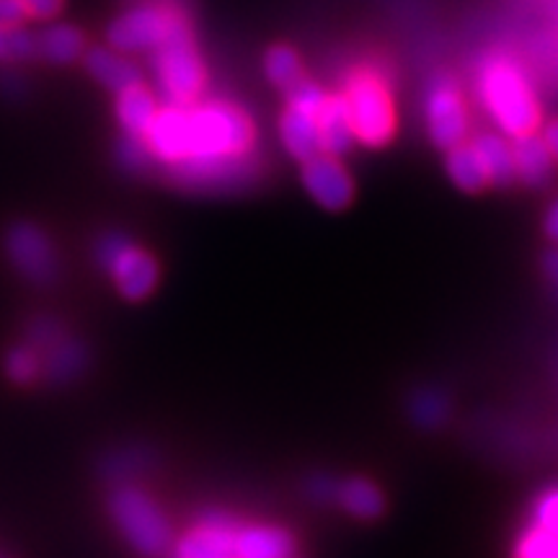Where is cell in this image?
<instances>
[{
  "label": "cell",
  "mask_w": 558,
  "mask_h": 558,
  "mask_svg": "<svg viewBox=\"0 0 558 558\" xmlns=\"http://www.w3.org/2000/svg\"><path fill=\"white\" fill-rule=\"evenodd\" d=\"M21 5L26 9V16L52 19V16H58V13H60L62 0H21Z\"/></svg>",
  "instance_id": "1f68e13d"
},
{
  "label": "cell",
  "mask_w": 558,
  "mask_h": 558,
  "mask_svg": "<svg viewBox=\"0 0 558 558\" xmlns=\"http://www.w3.org/2000/svg\"><path fill=\"white\" fill-rule=\"evenodd\" d=\"M543 271H546L548 282L554 284L556 298H558V248H550L546 256H543Z\"/></svg>",
  "instance_id": "836d02e7"
},
{
  "label": "cell",
  "mask_w": 558,
  "mask_h": 558,
  "mask_svg": "<svg viewBox=\"0 0 558 558\" xmlns=\"http://www.w3.org/2000/svg\"><path fill=\"white\" fill-rule=\"evenodd\" d=\"M143 140L153 156L171 166L179 160L248 153L254 143V124L230 104H171L156 111Z\"/></svg>",
  "instance_id": "6da1fadb"
},
{
  "label": "cell",
  "mask_w": 558,
  "mask_h": 558,
  "mask_svg": "<svg viewBox=\"0 0 558 558\" xmlns=\"http://www.w3.org/2000/svg\"><path fill=\"white\" fill-rule=\"evenodd\" d=\"M448 173H450V179L460 186V190H465V192H481L488 184L486 169H484V163H481L478 153L473 145L460 143V145H456V148H450Z\"/></svg>",
  "instance_id": "7402d4cb"
},
{
  "label": "cell",
  "mask_w": 558,
  "mask_h": 558,
  "mask_svg": "<svg viewBox=\"0 0 558 558\" xmlns=\"http://www.w3.org/2000/svg\"><path fill=\"white\" fill-rule=\"evenodd\" d=\"M473 148H476L481 163H484L488 181H494V184H512L518 179V173H514L512 145L505 137L478 135Z\"/></svg>",
  "instance_id": "ffe728a7"
},
{
  "label": "cell",
  "mask_w": 558,
  "mask_h": 558,
  "mask_svg": "<svg viewBox=\"0 0 558 558\" xmlns=\"http://www.w3.org/2000/svg\"><path fill=\"white\" fill-rule=\"evenodd\" d=\"M109 512L114 525L135 550L143 556L163 554L171 541V525L163 509L156 505L150 494L137 486H122L111 494Z\"/></svg>",
  "instance_id": "277c9868"
},
{
  "label": "cell",
  "mask_w": 558,
  "mask_h": 558,
  "mask_svg": "<svg viewBox=\"0 0 558 558\" xmlns=\"http://www.w3.org/2000/svg\"><path fill=\"white\" fill-rule=\"evenodd\" d=\"M533 527L546 530L558 538V488L541 494L533 509Z\"/></svg>",
  "instance_id": "f1b7e54d"
},
{
  "label": "cell",
  "mask_w": 558,
  "mask_h": 558,
  "mask_svg": "<svg viewBox=\"0 0 558 558\" xmlns=\"http://www.w3.org/2000/svg\"><path fill=\"white\" fill-rule=\"evenodd\" d=\"M427 124L429 135L439 148H456L463 143L469 132V111H465L463 96L456 88V83L448 78L435 81L427 99Z\"/></svg>",
  "instance_id": "8fae6325"
},
{
  "label": "cell",
  "mask_w": 558,
  "mask_h": 558,
  "mask_svg": "<svg viewBox=\"0 0 558 558\" xmlns=\"http://www.w3.org/2000/svg\"><path fill=\"white\" fill-rule=\"evenodd\" d=\"M179 13L171 9H156V5H143L132 9L109 26V41L120 52H145L156 50L169 34L173 19Z\"/></svg>",
  "instance_id": "30bf717a"
},
{
  "label": "cell",
  "mask_w": 558,
  "mask_h": 558,
  "mask_svg": "<svg viewBox=\"0 0 558 558\" xmlns=\"http://www.w3.org/2000/svg\"><path fill=\"white\" fill-rule=\"evenodd\" d=\"M235 530L239 522L230 520L228 514L207 512L197 527L177 543L173 558H233Z\"/></svg>",
  "instance_id": "7c38bea8"
},
{
  "label": "cell",
  "mask_w": 558,
  "mask_h": 558,
  "mask_svg": "<svg viewBox=\"0 0 558 558\" xmlns=\"http://www.w3.org/2000/svg\"><path fill=\"white\" fill-rule=\"evenodd\" d=\"M153 153L148 150V145H145V140L140 135H130L122 140L120 143V160L122 166H128L132 171H145L148 169Z\"/></svg>",
  "instance_id": "f546056e"
},
{
  "label": "cell",
  "mask_w": 558,
  "mask_h": 558,
  "mask_svg": "<svg viewBox=\"0 0 558 558\" xmlns=\"http://www.w3.org/2000/svg\"><path fill=\"white\" fill-rule=\"evenodd\" d=\"M5 254L21 275L37 284H47L58 277V254L52 241L32 222H16L5 235Z\"/></svg>",
  "instance_id": "9c48e42d"
},
{
  "label": "cell",
  "mask_w": 558,
  "mask_h": 558,
  "mask_svg": "<svg viewBox=\"0 0 558 558\" xmlns=\"http://www.w3.org/2000/svg\"><path fill=\"white\" fill-rule=\"evenodd\" d=\"M411 411H414V418L422 427H437L448 418L450 403L439 390H422L411 401Z\"/></svg>",
  "instance_id": "d4e9b609"
},
{
  "label": "cell",
  "mask_w": 558,
  "mask_h": 558,
  "mask_svg": "<svg viewBox=\"0 0 558 558\" xmlns=\"http://www.w3.org/2000/svg\"><path fill=\"white\" fill-rule=\"evenodd\" d=\"M354 130L349 122V111L344 94L341 96H326L324 107L318 111V145L320 153L326 156H344L352 148Z\"/></svg>",
  "instance_id": "9a60e30c"
},
{
  "label": "cell",
  "mask_w": 558,
  "mask_h": 558,
  "mask_svg": "<svg viewBox=\"0 0 558 558\" xmlns=\"http://www.w3.org/2000/svg\"><path fill=\"white\" fill-rule=\"evenodd\" d=\"M303 184L318 205H324L326 209H341L352 202V179H349L344 166L337 158L318 153V156L303 160Z\"/></svg>",
  "instance_id": "4fadbf2b"
},
{
  "label": "cell",
  "mask_w": 558,
  "mask_h": 558,
  "mask_svg": "<svg viewBox=\"0 0 558 558\" xmlns=\"http://www.w3.org/2000/svg\"><path fill=\"white\" fill-rule=\"evenodd\" d=\"M41 360L34 347H19L5 357V373L16 383H32L39 375Z\"/></svg>",
  "instance_id": "83f0119b"
},
{
  "label": "cell",
  "mask_w": 558,
  "mask_h": 558,
  "mask_svg": "<svg viewBox=\"0 0 558 558\" xmlns=\"http://www.w3.org/2000/svg\"><path fill=\"white\" fill-rule=\"evenodd\" d=\"M344 101L354 137L365 145H386L396 130L393 104L386 86L375 75L360 73L349 83Z\"/></svg>",
  "instance_id": "5b68a950"
},
{
  "label": "cell",
  "mask_w": 558,
  "mask_h": 558,
  "mask_svg": "<svg viewBox=\"0 0 558 558\" xmlns=\"http://www.w3.org/2000/svg\"><path fill=\"white\" fill-rule=\"evenodd\" d=\"M514 173L525 181L527 186H546L554 177V156H550L543 137L530 135L514 137L512 143Z\"/></svg>",
  "instance_id": "2e32d148"
},
{
  "label": "cell",
  "mask_w": 558,
  "mask_h": 558,
  "mask_svg": "<svg viewBox=\"0 0 558 558\" xmlns=\"http://www.w3.org/2000/svg\"><path fill=\"white\" fill-rule=\"evenodd\" d=\"M333 499H337L347 512H352L354 518L362 520H375L383 512V507H386L380 488L369 484L365 478H352L333 486Z\"/></svg>",
  "instance_id": "d6986e66"
},
{
  "label": "cell",
  "mask_w": 558,
  "mask_h": 558,
  "mask_svg": "<svg viewBox=\"0 0 558 558\" xmlns=\"http://www.w3.org/2000/svg\"><path fill=\"white\" fill-rule=\"evenodd\" d=\"M99 264L109 271L117 288L128 300L148 298L158 282V264L148 251H143L135 243L124 239L120 233L104 235V241L96 248Z\"/></svg>",
  "instance_id": "8992f818"
},
{
  "label": "cell",
  "mask_w": 558,
  "mask_h": 558,
  "mask_svg": "<svg viewBox=\"0 0 558 558\" xmlns=\"http://www.w3.org/2000/svg\"><path fill=\"white\" fill-rule=\"evenodd\" d=\"M295 543L282 527L248 525L235 530L233 558H292Z\"/></svg>",
  "instance_id": "5bb4252c"
},
{
  "label": "cell",
  "mask_w": 558,
  "mask_h": 558,
  "mask_svg": "<svg viewBox=\"0 0 558 558\" xmlns=\"http://www.w3.org/2000/svg\"><path fill=\"white\" fill-rule=\"evenodd\" d=\"M37 54V37L26 34L21 26L0 29V60H24Z\"/></svg>",
  "instance_id": "484cf974"
},
{
  "label": "cell",
  "mask_w": 558,
  "mask_h": 558,
  "mask_svg": "<svg viewBox=\"0 0 558 558\" xmlns=\"http://www.w3.org/2000/svg\"><path fill=\"white\" fill-rule=\"evenodd\" d=\"M156 73L160 86L171 104H194L205 86V68H202L197 45L184 19H173L169 34L156 47Z\"/></svg>",
  "instance_id": "3957f363"
},
{
  "label": "cell",
  "mask_w": 558,
  "mask_h": 558,
  "mask_svg": "<svg viewBox=\"0 0 558 558\" xmlns=\"http://www.w3.org/2000/svg\"><path fill=\"white\" fill-rule=\"evenodd\" d=\"M156 99L143 83H135V86H128L120 90V101H117V114H120L122 128L130 132V135H140L148 130L153 117H156Z\"/></svg>",
  "instance_id": "e0dca14e"
},
{
  "label": "cell",
  "mask_w": 558,
  "mask_h": 558,
  "mask_svg": "<svg viewBox=\"0 0 558 558\" xmlns=\"http://www.w3.org/2000/svg\"><path fill=\"white\" fill-rule=\"evenodd\" d=\"M254 173L256 160L248 153L171 163V179L181 186H190V190H230V186L248 184Z\"/></svg>",
  "instance_id": "ba28073f"
},
{
  "label": "cell",
  "mask_w": 558,
  "mask_h": 558,
  "mask_svg": "<svg viewBox=\"0 0 558 558\" xmlns=\"http://www.w3.org/2000/svg\"><path fill=\"white\" fill-rule=\"evenodd\" d=\"M481 96L507 135L520 137L538 130L541 107L520 68L507 60L488 62L481 73Z\"/></svg>",
  "instance_id": "7a4b0ae2"
},
{
  "label": "cell",
  "mask_w": 558,
  "mask_h": 558,
  "mask_svg": "<svg viewBox=\"0 0 558 558\" xmlns=\"http://www.w3.org/2000/svg\"><path fill=\"white\" fill-rule=\"evenodd\" d=\"M267 75L275 86L290 90L295 88L300 81L305 78L303 65H300V58L290 47H271L267 52Z\"/></svg>",
  "instance_id": "cb8c5ba5"
},
{
  "label": "cell",
  "mask_w": 558,
  "mask_h": 558,
  "mask_svg": "<svg viewBox=\"0 0 558 558\" xmlns=\"http://www.w3.org/2000/svg\"><path fill=\"white\" fill-rule=\"evenodd\" d=\"M86 365V349L78 341L60 337L45 349V373L54 383H65L81 373Z\"/></svg>",
  "instance_id": "44dd1931"
},
{
  "label": "cell",
  "mask_w": 558,
  "mask_h": 558,
  "mask_svg": "<svg viewBox=\"0 0 558 558\" xmlns=\"http://www.w3.org/2000/svg\"><path fill=\"white\" fill-rule=\"evenodd\" d=\"M514 558H558V538L546 530L530 527L518 541Z\"/></svg>",
  "instance_id": "4316f807"
},
{
  "label": "cell",
  "mask_w": 558,
  "mask_h": 558,
  "mask_svg": "<svg viewBox=\"0 0 558 558\" xmlns=\"http://www.w3.org/2000/svg\"><path fill=\"white\" fill-rule=\"evenodd\" d=\"M546 235L554 243H558V199L550 205L548 215H546Z\"/></svg>",
  "instance_id": "d590c367"
},
{
  "label": "cell",
  "mask_w": 558,
  "mask_h": 558,
  "mask_svg": "<svg viewBox=\"0 0 558 558\" xmlns=\"http://www.w3.org/2000/svg\"><path fill=\"white\" fill-rule=\"evenodd\" d=\"M86 68L90 70L96 81H101L104 86L114 88L120 94L122 88L135 86L140 83V70L122 58V54L111 50H90L86 54Z\"/></svg>",
  "instance_id": "ac0fdd59"
},
{
  "label": "cell",
  "mask_w": 558,
  "mask_h": 558,
  "mask_svg": "<svg viewBox=\"0 0 558 558\" xmlns=\"http://www.w3.org/2000/svg\"><path fill=\"white\" fill-rule=\"evenodd\" d=\"M543 143H546L548 153L554 156V163H558V120L550 122L546 132H543Z\"/></svg>",
  "instance_id": "e575fe53"
},
{
  "label": "cell",
  "mask_w": 558,
  "mask_h": 558,
  "mask_svg": "<svg viewBox=\"0 0 558 558\" xmlns=\"http://www.w3.org/2000/svg\"><path fill=\"white\" fill-rule=\"evenodd\" d=\"M60 337H65V333H62V326L54 318H37L29 326V347L37 349V352H45Z\"/></svg>",
  "instance_id": "4dcf8cb0"
},
{
  "label": "cell",
  "mask_w": 558,
  "mask_h": 558,
  "mask_svg": "<svg viewBox=\"0 0 558 558\" xmlns=\"http://www.w3.org/2000/svg\"><path fill=\"white\" fill-rule=\"evenodd\" d=\"M290 104L279 120V135H282L284 148L298 160H308L318 156V111L324 107L326 94L316 83L300 81L295 88L288 90Z\"/></svg>",
  "instance_id": "52a82bcc"
},
{
  "label": "cell",
  "mask_w": 558,
  "mask_h": 558,
  "mask_svg": "<svg viewBox=\"0 0 558 558\" xmlns=\"http://www.w3.org/2000/svg\"><path fill=\"white\" fill-rule=\"evenodd\" d=\"M83 41L86 39H83L78 29L58 24L45 29L41 37H37V52L52 62H73L83 54Z\"/></svg>",
  "instance_id": "603a6c76"
},
{
  "label": "cell",
  "mask_w": 558,
  "mask_h": 558,
  "mask_svg": "<svg viewBox=\"0 0 558 558\" xmlns=\"http://www.w3.org/2000/svg\"><path fill=\"white\" fill-rule=\"evenodd\" d=\"M24 19L26 9L21 5V0H0V29L3 26H21Z\"/></svg>",
  "instance_id": "d6a6232c"
}]
</instances>
